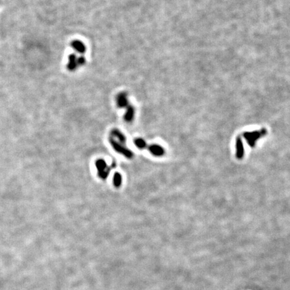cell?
<instances>
[{
    "label": "cell",
    "instance_id": "cell-1",
    "mask_svg": "<svg viewBox=\"0 0 290 290\" xmlns=\"http://www.w3.org/2000/svg\"><path fill=\"white\" fill-rule=\"evenodd\" d=\"M266 134H267L266 129L262 128L260 130H255L253 131V132H246L243 134V136L246 140H247L250 146L253 147L255 146V143L258 139L265 136Z\"/></svg>",
    "mask_w": 290,
    "mask_h": 290
},
{
    "label": "cell",
    "instance_id": "cell-2",
    "mask_svg": "<svg viewBox=\"0 0 290 290\" xmlns=\"http://www.w3.org/2000/svg\"><path fill=\"white\" fill-rule=\"evenodd\" d=\"M110 142L116 152L123 154L128 159H131L133 157V152L130 149L127 148L124 145L118 142V141H116L112 137H110Z\"/></svg>",
    "mask_w": 290,
    "mask_h": 290
},
{
    "label": "cell",
    "instance_id": "cell-3",
    "mask_svg": "<svg viewBox=\"0 0 290 290\" xmlns=\"http://www.w3.org/2000/svg\"><path fill=\"white\" fill-rule=\"evenodd\" d=\"M96 166L98 169L99 177L102 179H106L110 174V167L107 165L106 163L103 159H98L96 161Z\"/></svg>",
    "mask_w": 290,
    "mask_h": 290
},
{
    "label": "cell",
    "instance_id": "cell-4",
    "mask_svg": "<svg viewBox=\"0 0 290 290\" xmlns=\"http://www.w3.org/2000/svg\"><path fill=\"white\" fill-rule=\"evenodd\" d=\"M116 104L120 108H126L128 106V95L126 92H120V94L117 95L116 97Z\"/></svg>",
    "mask_w": 290,
    "mask_h": 290
},
{
    "label": "cell",
    "instance_id": "cell-5",
    "mask_svg": "<svg viewBox=\"0 0 290 290\" xmlns=\"http://www.w3.org/2000/svg\"><path fill=\"white\" fill-rule=\"evenodd\" d=\"M77 58L78 57L75 53L70 54V55L68 56L67 68L70 70V71H74V70H75L76 68L79 66Z\"/></svg>",
    "mask_w": 290,
    "mask_h": 290
},
{
    "label": "cell",
    "instance_id": "cell-6",
    "mask_svg": "<svg viewBox=\"0 0 290 290\" xmlns=\"http://www.w3.org/2000/svg\"><path fill=\"white\" fill-rule=\"evenodd\" d=\"M70 45L72 48L80 54H83L86 51V46L82 41L79 40H75L71 42Z\"/></svg>",
    "mask_w": 290,
    "mask_h": 290
},
{
    "label": "cell",
    "instance_id": "cell-7",
    "mask_svg": "<svg viewBox=\"0 0 290 290\" xmlns=\"http://www.w3.org/2000/svg\"><path fill=\"white\" fill-rule=\"evenodd\" d=\"M110 137H112V138L115 139L116 141H118V142H120L122 144H124L125 142H126V137L118 129H114V130H112L110 134Z\"/></svg>",
    "mask_w": 290,
    "mask_h": 290
},
{
    "label": "cell",
    "instance_id": "cell-8",
    "mask_svg": "<svg viewBox=\"0 0 290 290\" xmlns=\"http://www.w3.org/2000/svg\"><path fill=\"white\" fill-rule=\"evenodd\" d=\"M149 151L152 153L153 155L157 157L163 156L165 153V150L162 146H159V144H152L149 146Z\"/></svg>",
    "mask_w": 290,
    "mask_h": 290
},
{
    "label": "cell",
    "instance_id": "cell-9",
    "mask_svg": "<svg viewBox=\"0 0 290 290\" xmlns=\"http://www.w3.org/2000/svg\"><path fill=\"white\" fill-rule=\"evenodd\" d=\"M126 114H124V120L126 121V122H130L131 121H132L133 119H134V115H135V109L134 107L131 105L129 104L128 106L126 107Z\"/></svg>",
    "mask_w": 290,
    "mask_h": 290
},
{
    "label": "cell",
    "instance_id": "cell-10",
    "mask_svg": "<svg viewBox=\"0 0 290 290\" xmlns=\"http://www.w3.org/2000/svg\"><path fill=\"white\" fill-rule=\"evenodd\" d=\"M236 157L238 159H241L244 155V148L241 138L239 137L236 140Z\"/></svg>",
    "mask_w": 290,
    "mask_h": 290
},
{
    "label": "cell",
    "instance_id": "cell-11",
    "mask_svg": "<svg viewBox=\"0 0 290 290\" xmlns=\"http://www.w3.org/2000/svg\"><path fill=\"white\" fill-rule=\"evenodd\" d=\"M113 183L115 186L118 187H120L122 184V176L119 173H116L114 175V178H113Z\"/></svg>",
    "mask_w": 290,
    "mask_h": 290
},
{
    "label": "cell",
    "instance_id": "cell-12",
    "mask_svg": "<svg viewBox=\"0 0 290 290\" xmlns=\"http://www.w3.org/2000/svg\"><path fill=\"white\" fill-rule=\"evenodd\" d=\"M134 144L138 148L142 149L146 146V143L142 138H136L134 140Z\"/></svg>",
    "mask_w": 290,
    "mask_h": 290
},
{
    "label": "cell",
    "instance_id": "cell-13",
    "mask_svg": "<svg viewBox=\"0 0 290 290\" xmlns=\"http://www.w3.org/2000/svg\"><path fill=\"white\" fill-rule=\"evenodd\" d=\"M77 62H78L79 66L84 65L86 62L85 58L83 56H79V57L77 58Z\"/></svg>",
    "mask_w": 290,
    "mask_h": 290
}]
</instances>
